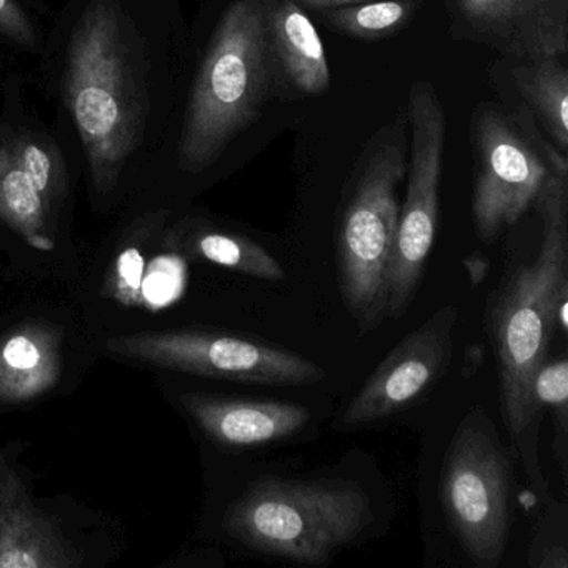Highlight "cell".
I'll return each instance as SVG.
<instances>
[{"instance_id":"cb8c5ba5","label":"cell","mask_w":568,"mask_h":568,"mask_svg":"<svg viewBox=\"0 0 568 568\" xmlns=\"http://www.w3.org/2000/svg\"><path fill=\"white\" fill-rule=\"evenodd\" d=\"M464 267L467 268L471 287H478L487 278L488 271H490V262L480 252H471L470 255L464 258Z\"/></svg>"},{"instance_id":"8fae6325","label":"cell","mask_w":568,"mask_h":568,"mask_svg":"<svg viewBox=\"0 0 568 568\" xmlns=\"http://www.w3.org/2000/svg\"><path fill=\"white\" fill-rule=\"evenodd\" d=\"M465 21L521 58H560L567 54V18L555 0H457Z\"/></svg>"},{"instance_id":"8992f818","label":"cell","mask_w":568,"mask_h":568,"mask_svg":"<svg viewBox=\"0 0 568 568\" xmlns=\"http://www.w3.org/2000/svg\"><path fill=\"white\" fill-rule=\"evenodd\" d=\"M404 172L402 145H381L362 165L338 221V291L361 335L387 318L388 265L400 211L397 187Z\"/></svg>"},{"instance_id":"2e32d148","label":"cell","mask_w":568,"mask_h":568,"mask_svg":"<svg viewBox=\"0 0 568 568\" xmlns=\"http://www.w3.org/2000/svg\"><path fill=\"white\" fill-rule=\"evenodd\" d=\"M49 207L28 178L8 139L0 141V219L24 235L45 234Z\"/></svg>"},{"instance_id":"484cf974","label":"cell","mask_w":568,"mask_h":568,"mask_svg":"<svg viewBox=\"0 0 568 568\" xmlns=\"http://www.w3.org/2000/svg\"><path fill=\"white\" fill-rule=\"evenodd\" d=\"M301 8L307 9H335L344 8V6L361 4L368 0H294Z\"/></svg>"},{"instance_id":"9a60e30c","label":"cell","mask_w":568,"mask_h":568,"mask_svg":"<svg viewBox=\"0 0 568 568\" xmlns=\"http://www.w3.org/2000/svg\"><path fill=\"white\" fill-rule=\"evenodd\" d=\"M187 247L194 257L222 265L262 281H284L282 265L262 245L232 232L197 229L187 237Z\"/></svg>"},{"instance_id":"30bf717a","label":"cell","mask_w":568,"mask_h":568,"mask_svg":"<svg viewBox=\"0 0 568 568\" xmlns=\"http://www.w3.org/2000/svg\"><path fill=\"white\" fill-rule=\"evenodd\" d=\"M182 400L209 438L234 450L291 440L311 424L308 408L292 402L245 400L209 394H187Z\"/></svg>"},{"instance_id":"ba28073f","label":"cell","mask_w":568,"mask_h":568,"mask_svg":"<svg viewBox=\"0 0 568 568\" xmlns=\"http://www.w3.org/2000/svg\"><path fill=\"white\" fill-rule=\"evenodd\" d=\"M474 139L471 221L477 237L494 244L535 204L551 172L568 175L567 158L550 145L540 151V142L494 105L478 109Z\"/></svg>"},{"instance_id":"603a6c76","label":"cell","mask_w":568,"mask_h":568,"mask_svg":"<svg viewBox=\"0 0 568 568\" xmlns=\"http://www.w3.org/2000/svg\"><path fill=\"white\" fill-rule=\"evenodd\" d=\"M142 271L144 261L138 248L129 247L121 255L119 261V278H121L122 291L128 292L129 297H134L135 292L141 287Z\"/></svg>"},{"instance_id":"44dd1931","label":"cell","mask_w":568,"mask_h":568,"mask_svg":"<svg viewBox=\"0 0 568 568\" xmlns=\"http://www.w3.org/2000/svg\"><path fill=\"white\" fill-rule=\"evenodd\" d=\"M567 504L550 505L528 551V564L535 568H567Z\"/></svg>"},{"instance_id":"52a82bcc","label":"cell","mask_w":568,"mask_h":568,"mask_svg":"<svg viewBox=\"0 0 568 568\" xmlns=\"http://www.w3.org/2000/svg\"><path fill=\"white\" fill-rule=\"evenodd\" d=\"M108 348L121 357L237 384L301 387L327 378L324 367L304 355L261 338L221 331L125 335L111 338Z\"/></svg>"},{"instance_id":"7a4b0ae2","label":"cell","mask_w":568,"mask_h":568,"mask_svg":"<svg viewBox=\"0 0 568 568\" xmlns=\"http://www.w3.org/2000/svg\"><path fill=\"white\" fill-rule=\"evenodd\" d=\"M131 42L114 0H92L69 45L65 99L101 192L114 189L144 138V81Z\"/></svg>"},{"instance_id":"5b68a950","label":"cell","mask_w":568,"mask_h":568,"mask_svg":"<svg viewBox=\"0 0 568 568\" xmlns=\"http://www.w3.org/2000/svg\"><path fill=\"white\" fill-rule=\"evenodd\" d=\"M514 462L494 420L477 405L452 435L440 470L445 520L471 564L497 568L511 524Z\"/></svg>"},{"instance_id":"ac0fdd59","label":"cell","mask_w":568,"mask_h":568,"mask_svg":"<svg viewBox=\"0 0 568 568\" xmlns=\"http://www.w3.org/2000/svg\"><path fill=\"white\" fill-rule=\"evenodd\" d=\"M538 414L551 415L555 427L554 452L561 477H568V361L567 355L547 358L538 368L531 385Z\"/></svg>"},{"instance_id":"d6986e66","label":"cell","mask_w":568,"mask_h":568,"mask_svg":"<svg viewBox=\"0 0 568 568\" xmlns=\"http://www.w3.org/2000/svg\"><path fill=\"white\" fill-rule=\"evenodd\" d=\"M12 152L22 171L31 179L48 207H51L65 189V168L58 145L44 135L19 132L9 138Z\"/></svg>"},{"instance_id":"5bb4252c","label":"cell","mask_w":568,"mask_h":568,"mask_svg":"<svg viewBox=\"0 0 568 568\" xmlns=\"http://www.w3.org/2000/svg\"><path fill=\"white\" fill-rule=\"evenodd\" d=\"M68 565L54 530L31 504L0 505V568Z\"/></svg>"},{"instance_id":"7402d4cb","label":"cell","mask_w":568,"mask_h":568,"mask_svg":"<svg viewBox=\"0 0 568 568\" xmlns=\"http://www.w3.org/2000/svg\"><path fill=\"white\" fill-rule=\"evenodd\" d=\"M0 34L24 48H34L38 41L34 26L16 0H0Z\"/></svg>"},{"instance_id":"ffe728a7","label":"cell","mask_w":568,"mask_h":568,"mask_svg":"<svg viewBox=\"0 0 568 568\" xmlns=\"http://www.w3.org/2000/svg\"><path fill=\"white\" fill-rule=\"evenodd\" d=\"M412 6L405 0H368L328 12L332 26L345 34L362 39L382 38L397 31L410 18Z\"/></svg>"},{"instance_id":"4fadbf2b","label":"cell","mask_w":568,"mask_h":568,"mask_svg":"<svg viewBox=\"0 0 568 568\" xmlns=\"http://www.w3.org/2000/svg\"><path fill=\"white\" fill-rule=\"evenodd\" d=\"M59 374L55 338L42 328H22L0 342V400H28L48 390Z\"/></svg>"},{"instance_id":"d4e9b609","label":"cell","mask_w":568,"mask_h":568,"mask_svg":"<svg viewBox=\"0 0 568 568\" xmlns=\"http://www.w3.org/2000/svg\"><path fill=\"white\" fill-rule=\"evenodd\" d=\"M485 358V347L481 344H471L465 348L464 377L470 378L480 367Z\"/></svg>"},{"instance_id":"9c48e42d","label":"cell","mask_w":568,"mask_h":568,"mask_svg":"<svg viewBox=\"0 0 568 568\" xmlns=\"http://www.w3.org/2000/svg\"><path fill=\"white\" fill-rule=\"evenodd\" d=\"M458 308L444 305L402 338L354 395L334 427L361 430L407 410L450 371Z\"/></svg>"},{"instance_id":"4316f807","label":"cell","mask_w":568,"mask_h":568,"mask_svg":"<svg viewBox=\"0 0 568 568\" xmlns=\"http://www.w3.org/2000/svg\"><path fill=\"white\" fill-rule=\"evenodd\" d=\"M28 244H31L32 247L41 252L54 251V242L51 241L48 234L32 235V237L28 239Z\"/></svg>"},{"instance_id":"7c38bea8","label":"cell","mask_w":568,"mask_h":568,"mask_svg":"<svg viewBox=\"0 0 568 568\" xmlns=\"http://www.w3.org/2000/svg\"><path fill=\"white\" fill-rule=\"evenodd\" d=\"M268 44L275 68L292 88L318 95L331 85V69L317 29L294 0L265 2Z\"/></svg>"},{"instance_id":"e0dca14e","label":"cell","mask_w":568,"mask_h":568,"mask_svg":"<svg viewBox=\"0 0 568 568\" xmlns=\"http://www.w3.org/2000/svg\"><path fill=\"white\" fill-rule=\"evenodd\" d=\"M521 78V89L558 151L568 148V74L557 58L538 59Z\"/></svg>"},{"instance_id":"277c9868","label":"cell","mask_w":568,"mask_h":568,"mask_svg":"<svg viewBox=\"0 0 568 568\" xmlns=\"http://www.w3.org/2000/svg\"><path fill=\"white\" fill-rule=\"evenodd\" d=\"M365 488L347 478L254 481L225 515L232 537L258 554L322 565L374 524Z\"/></svg>"},{"instance_id":"6da1fadb","label":"cell","mask_w":568,"mask_h":568,"mask_svg":"<svg viewBox=\"0 0 568 568\" xmlns=\"http://www.w3.org/2000/svg\"><path fill=\"white\" fill-rule=\"evenodd\" d=\"M568 175L551 172L538 194L541 244L531 264H521L487 298V334L498 365L500 412L531 488L550 501L538 455L541 415L531 385L548 358L555 332L567 335Z\"/></svg>"},{"instance_id":"3957f363","label":"cell","mask_w":568,"mask_h":568,"mask_svg":"<svg viewBox=\"0 0 568 568\" xmlns=\"http://www.w3.org/2000/svg\"><path fill=\"white\" fill-rule=\"evenodd\" d=\"M265 8V0H235L219 21L185 114L182 171L207 169L257 118L275 69Z\"/></svg>"}]
</instances>
